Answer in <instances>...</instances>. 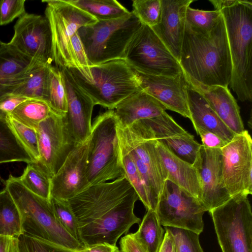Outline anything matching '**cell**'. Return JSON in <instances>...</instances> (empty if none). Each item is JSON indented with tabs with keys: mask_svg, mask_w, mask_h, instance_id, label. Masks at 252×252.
I'll return each instance as SVG.
<instances>
[{
	"mask_svg": "<svg viewBox=\"0 0 252 252\" xmlns=\"http://www.w3.org/2000/svg\"><path fill=\"white\" fill-rule=\"evenodd\" d=\"M137 194L125 175L94 185L67 200L78 227L84 247L107 243L116 245L141 219L134 213Z\"/></svg>",
	"mask_w": 252,
	"mask_h": 252,
	"instance_id": "obj_1",
	"label": "cell"
},
{
	"mask_svg": "<svg viewBox=\"0 0 252 252\" xmlns=\"http://www.w3.org/2000/svg\"><path fill=\"white\" fill-rule=\"evenodd\" d=\"M179 63L191 83L228 87L232 65L222 14L208 32L194 30L186 22Z\"/></svg>",
	"mask_w": 252,
	"mask_h": 252,
	"instance_id": "obj_2",
	"label": "cell"
},
{
	"mask_svg": "<svg viewBox=\"0 0 252 252\" xmlns=\"http://www.w3.org/2000/svg\"><path fill=\"white\" fill-rule=\"evenodd\" d=\"M78 88L94 105L114 110L121 102L142 90L135 71L124 60L67 68Z\"/></svg>",
	"mask_w": 252,
	"mask_h": 252,
	"instance_id": "obj_3",
	"label": "cell"
},
{
	"mask_svg": "<svg viewBox=\"0 0 252 252\" xmlns=\"http://www.w3.org/2000/svg\"><path fill=\"white\" fill-rule=\"evenodd\" d=\"M223 17L232 72L230 86L240 101L252 99V2L239 0L220 10Z\"/></svg>",
	"mask_w": 252,
	"mask_h": 252,
	"instance_id": "obj_4",
	"label": "cell"
},
{
	"mask_svg": "<svg viewBox=\"0 0 252 252\" xmlns=\"http://www.w3.org/2000/svg\"><path fill=\"white\" fill-rule=\"evenodd\" d=\"M5 189L17 204L22 217L24 234L78 252L84 247L58 221L50 200L30 191L18 177L10 175Z\"/></svg>",
	"mask_w": 252,
	"mask_h": 252,
	"instance_id": "obj_5",
	"label": "cell"
},
{
	"mask_svg": "<svg viewBox=\"0 0 252 252\" xmlns=\"http://www.w3.org/2000/svg\"><path fill=\"white\" fill-rule=\"evenodd\" d=\"M142 25L131 11L118 18L81 27L77 32L90 63L94 65L125 60L127 47Z\"/></svg>",
	"mask_w": 252,
	"mask_h": 252,
	"instance_id": "obj_6",
	"label": "cell"
},
{
	"mask_svg": "<svg viewBox=\"0 0 252 252\" xmlns=\"http://www.w3.org/2000/svg\"><path fill=\"white\" fill-rule=\"evenodd\" d=\"M117 123L114 110L100 114L92 123L88 154L89 187L125 175L117 134Z\"/></svg>",
	"mask_w": 252,
	"mask_h": 252,
	"instance_id": "obj_7",
	"label": "cell"
},
{
	"mask_svg": "<svg viewBox=\"0 0 252 252\" xmlns=\"http://www.w3.org/2000/svg\"><path fill=\"white\" fill-rule=\"evenodd\" d=\"M209 212L222 252H252V212L248 195L231 196Z\"/></svg>",
	"mask_w": 252,
	"mask_h": 252,
	"instance_id": "obj_8",
	"label": "cell"
},
{
	"mask_svg": "<svg viewBox=\"0 0 252 252\" xmlns=\"http://www.w3.org/2000/svg\"><path fill=\"white\" fill-rule=\"evenodd\" d=\"M47 3L45 16L50 26L53 60L56 67L75 68L71 53V37L81 27L98 21L67 0H42Z\"/></svg>",
	"mask_w": 252,
	"mask_h": 252,
	"instance_id": "obj_9",
	"label": "cell"
},
{
	"mask_svg": "<svg viewBox=\"0 0 252 252\" xmlns=\"http://www.w3.org/2000/svg\"><path fill=\"white\" fill-rule=\"evenodd\" d=\"M125 61L142 73L175 77L183 72L178 61L152 29L142 25L131 40Z\"/></svg>",
	"mask_w": 252,
	"mask_h": 252,
	"instance_id": "obj_10",
	"label": "cell"
},
{
	"mask_svg": "<svg viewBox=\"0 0 252 252\" xmlns=\"http://www.w3.org/2000/svg\"><path fill=\"white\" fill-rule=\"evenodd\" d=\"M161 225L181 228L200 235L204 229L206 209L199 200L166 180L156 209Z\"/></svg>",
	"mask_w": 252,
	"mask_h": 252,
	"instance_id": "obj_11",
	"label": "cell"
},
{
	"mask_svg": "<svg viewBox=\"0 0 252 252\" xmlns=\"http://www.w3.org/2000/svg\"><path fill=\"white\" fill-rule=\"evenodd\" d=\"M222 177L231 196L252 194V139L245 130L221 148Z\"/></svg>",
	"mask_w": 252,
	"mask_h": 252,
	"instance_id": "obj_12",
	"label": "cell"
},
{
	"mask_svg": "<svg viewBox=\"0 0 252 252\" xmlns=\"http://www.w3.org/2000/svg\"><path fill=\"white\" fill-rule=\"evenodd\" d=\"M64 116L51 111L35 129L39 153L36 162L52 177L76 145L69 134Z\"/></svg>",
	"mask_w": 252,
	"mask_h": 252,
	"instance_id": "obj_13",
	"label": "cell"
},
{
	"mask_svg": "<svg viewBox=\"0 0 252 252\" xmlns=\"http://www.w3.org/2000/svg\"><path fill=\"white\" fill-rule=\"evenodd\" d=\"M13 37L7 44L22 54L50 65L53 60L50 26L44 16L26 12L14 26Z\"/></svg>",
	"mask_w": 252,
	"mask_h": 252,
	"instance_id": "obj_14",
	"label": "cell"
},
{
	"mask_svg": "<svg viewBox=\"0 0 252 252\" xmlns=\"http://www.w3.org/2000/svg\"><path fill=\"white\" fill-rule=\"evenodd\" d=\"M192 165L199 183L198 200L207 211L221 205L231 197L222 180L221 149L207 148L201 144Z\"/></svg>",
	"mask_w": 252,
	"mask_h": 252,
	"instance_id": "obj_15",
	"label": "cell"
},
{
	"mask_svg": "<svg viewBox=\"0 0 252 252\" xmlns=\"http://www.w3.org/2000/svg\"><path fill=\"white\" fill-rule=\"evenodd\" d=\"M89 137L77 145L51 179V197L68 200L89 188L87 179Z\"/></svg>",
	"mask_w": 252,
	"mask_h": 252,
	"instance_id": "obj_16",
	"label": "cell"
},
{
	"mask_svg": "<svg viewBox=\"0 0 252 252\" xmlns=\"http://www.w3.org/2000/svg\"><path fill=\"white\" fill-rule=\"evenodd\" d=\"M135 71L142 90L158 101L166 110L190 119L187 94L188 81L184 72L175 77H168Z\"/></svg>",
	"mask_w": 252,
	"mask_h": 252,
	"instance_id": "obj_17",
	"label": "cell"
},
{
	"mask_svg": "<svg viewBox=\"0 0 252 252\" xmlns=\"http://www.w3.org/2000/svg\"><path fill=\"white\" fill-rule=\"evenodd\" d=\"M60 69L67 99V111L64 117L69 134L77 145L90 135L94 105L75 84L68 69Z\"/></svg>",
	"mask_w": 252,
	"mask_h": 252,
	"instance_id": "obj_18",
	"label": "cell"
},
{
	"mask_svg": "<svg viewBox=\"0 0 252 252\" xmlns=\"http://www.w3.org/2000/svg\"><path fill=\"white\" fill-rule=\"evenodd\" d=\"M145 120L157 141L181 159L193 164L201 145L193 135L179 125L166 111Z\"/></svg>",
	"mask_w": 252,
	"mask_h": 252,
	"instance_id": "obj_19",
	"label": "cell"
},
{
	"mask_svg": "<svg viewBox=\"0 0 252 252\" xmlns=\"http://www.w3.org/2000/svg\"><path fill=\"white\" fill-rule=\"evenodd\" d=\"M193 0H161L159 22L151 28L178 61L186 24V12Z\"/></svg>",
	"mask_w": 252,
	"mask_h": 252,
	"instance_id": "obj_20",
	"label": "cell"
},
{
	"mask_svg": "<svg viewBox=\"0 0 252 252\" xmlns=\"http://www.w3.org/2000/svg\"><path fill=\"white\" fill-rule=\"evenodd\" d=\"M37 63L6 43L0 53V98L12 94L26 80Z\"/></svg>",
	"mask_w": 252,
	"mask_h": 252,
	"instance_id": "obj_21",
	"label": "cell"
},
{
	"mask_svg": "<svg viewBox=\"0 0 252 252\" xmlns=\"http://www.w3.org/2000/svg\"><path fill=\"white\" fill-rule=\"evenodd\" d=\"M187 94L190 120L194 128L200 127L215 133L228 143L231 141L236 134L222 122L202 94L189 81Z\"/></svg>",
	"mask_w": 252,
	"mask_h": 252,
	"instance_id": "obj_22",
	"label": "cell"
},
{
	"mask_svg": "<svg viewBox=\"0 0 252 252\" xmlns=\"http://www.w3.org/2000/svg\"><path fill=\"white\" fill-rule=\"evenodd\" d=\"M190 84L202 94L220 119L234 133L239 134L245 130L240 108L228 87Z\"/></svg>",
	"mask_w": 252,
	"mask_h": 252,
	"instance_id": "obj_23",
	"label": "cell"
},
{
	"mask_svg": "<svg viewBox=\"0 0 252 252\" xmlns=\"http://www.w3.org/2000/svg\"><path fill=\"white\" fill-rule=\"evenodd\" d=\"M118 123L128 126L135 122L159 116L166 110L158 101L143 90L121 102L114 109Z\"/></svg>",
	"mask_w": 252,
	"mask_h": 252,
	"instance_id": "obj_24",
	"label": "cell"
},
{
	"mask_svg": "<svg viewBox=\"0 0 252 252\" xmlns=\"http://www.w3.org/2000/svg\"><path fill=\"white\" fill-rule=\"evenodd\" d=\"M156 147L169 180L198 199L200 186L193 166L181 159L156 140Z\"/></svg>",
	"mask_w": 252,
	"mask_h": 252,
	"instance_id": "obj_25",
	"label": "cell"
},
{
	"mask_svg": "<svg viewBox=\"0 0 252 252\" xmlns=\"http://www.w3.org/2000/svg\"><path fill=\"white\" fill-rule=\"evenodd\" d=\"M35 162L20 142L7 120L0 118V163Z\"/></svg>",
	"mask_w": 252,
	"mask_h": 252,
	"instance_id": "obj_26",
	"label": "cell"
},
{
	"mask_svg": "<svg viewBox=\"0 0 252 252\" xmlns=\"http://www.w3.org/2000/svg\"><path fill=\"white\" fill-rule=\"evenodd\" d=\"M164 234L156 211L148 209L133 235L146 252H158Z\"/></svg>",
	"mask_w": 252,
	"mask_h": 252,
	"instance_id": "obj_27",
	"label": "cell"
},
{
	"mask_svg": "<svg viewBox=\"0 0 252 252\" xmlns=\"http://www.w3.org/2000/svg\"><path fill=\"white\" fill-rule=\"evenodd\" d=\"M22 234L20 212L9 192L5 188L0 191V235L18 237Z\"/></svg>",
	"mask_w": 252,
	"mask_h": 252,
	"instance_id": "obj_28",
	"label": "cell"
},
{
	"mask_svg": "<svg viewBox=\"0 0 252 252\" xmlns=\"http://www.w3.org/2000/svg\"><path fill=\"white\" fill-rule=\"evenodd\" d=\"M50 65L37 63L26 80L16 88L12 94L27 98L41 100L46 102Z\"/></svg>",
	"mask_w": 252,
	"mask_h": 252,
	"instance_id": "obj_29",
	"label": "cell"
},
{
	"mask_svg": "<svg viewBox=\"0 0 252 252\" xmlns=\"http://www.w3.org/2000/svg\"><path fill=\"white\" fill-rule=\"evenodd\" d=\"M67 0L91 14L97 21H105L118 18L130 12L115 0Z\"/></svg>",
	"mask_w": 252,
	"mask_h": 252,
	"instance_id": "obj_30",
	"label": "cell"
},
{
	"mask_svg": "<svg viewBox=\"0 0 252 252\" xmlns=\"http://www.w3.org/2000/svg\"><path fill=\"white\" fill-rule=\"evenodd\" d=\"M51 112L49 106L44 101L28 98L20 104L9 117L27 126L36 129Z\"/></svg>",
	"mask_w": 252,
	"mask_h": 252,
	"instance_id": "obj_31",
	"label": "cell"
},
{
	"mask_svg": "<svg viewBox=\"0 0 252 252\" xmlns=\"http://www.w3.org/2000/svg\"><path fill=\"white\" fill-rule=\"evenodd\" d=\"M52 177L37 162L28 163L21 176L24 186L33 193L46 200L51 198Z\"/></svg>",
	"mask_w": 252,
	"mask_h": 252,
	"instance_id": "obj_32",
	"label": "cell"
},
{
	"mask_svg": "<svg viewBox=\"0 0 252 252\" xmlns=\"http://www.w3.org/2000/svg\"><path fill=\"white\" fill-rule=\"evenodd\" d=\"M46 102L51 111L65 116L67 111V99L61 71L52 65L49 67Z\"/></svg>",
	"mask_w": 252,
	"mask_h": 252,
	"instance_id": "obj_33",
	"label": "cell"
},
{
	"mask_svg": "<svg viewBox=\"0 0 252 252\" xmlns=\"http://www.w3.org/2000/svg\"><path fill=\"white\" fill-rule=\"evenodd\" d=\"M221 15L219 10L195 9L189 6L186 12V22L194 30L210 32Z\"/></svg>",
	"mask_w": 252,
	"mask_h": 252,
	"instance_id": "obj_34",
	"label": "cell"
},
{
	"mask_svg": "<svg viewBox=\"0 0 252 252\" xmlns=\"http://www.w3.org/2000/svg\"><path fill=\"white\" fill-rule=\"evenodd\" d=\"M131 11L142 24L151 28L159 21L161 12V0H134L132 1Z\"/></svg>",
	"mask_w": 252,
	"mask_h": 252,
	"instance_id": "obj_35",
	"label": "cell"
},
{
	"mask_svg": "<svg viewBox=\"0 0 252 252\" xmlns=\"http://www.w3.org/2000/svg\"><path fill=\"white\" fill-rule=\"evenodd\" d=\"M120 149L125 175L134 189L139 199L142 202L146 209L147 210L150 209L145 188L133 160L124 150L120 147Z\"/></svg>",
	"mask_w": 252,
	"mask_h": 252,
	"instance_id": "obj_36",
	"label": "cell"
},
{
	"mask_svg": "<svg viewBox=\"0 0 252 252\" xmlns=\"http://www.w3.org/2000/svg\"><path fill=\"white\" fill-rule=\"evenodd\" d=\"M50 201L59 223L66 231L80 243L77 222L67 201L53 197L50 198Z\"/></svg>",
	"mask_w": 252,
	"mask_h": 252,
	"instance_id": "obj_37",
	"label": "cell"
},
{
	"mask_svg": "<svg viewBox=\"0 0 252 252\" xmlns=\"http://www.w3.org/2000/svg\"><path fill=\"white\" fill-rule=\"evenodd\" d=\"M7 120L20 142L36 162L39 158V153L36 129L27 126L10 117Z\"/></svg>",
	"mask_w": 252,
	"mask_h": 252,
	"instance_id": "obj_38",
	"label": "cell"
},
{
	"mask_svg": "<svg viewBox=\"0 0 252 252\" xmlns=\"http://www.w3.org/2000/svg\"><path fill=\"white\" fill-rule=\"evenodd\" d=\"M20 252H77L47 241L22 234L18 237Z\"/></svg>",
	"mask_w": 252,
	"mask_h": 252,
	"instance_id": "obj_39",
	"label": "cell"
},
{
	"mask_svg": "<svg viewBox=\"0 0 252 252\" xmlns=\"http://www.w3.org/2000/svg\"><path fill=\"white\" fill-rule=\"evenodd\" d=\"M167 227L174 237L176 252H204L199 242V234L183 229Z\"/></svg>",
	"mask_w": 252,
	"mask_h": 252,
	"instance_id": "obj_40",
	"label": "cell"
},
{
	"mask_svg": "<svg viewBox=\"0 0 252 252\" xmlns=\"http://www.w3.org/2000/svg\"><path fill=\"white\" fill-rule=\"evenodd\" d=\"M25 0H1L0 2V25H7L26 12Z\"/></svg>",
	"mask_w": 252,
	"mask_h": 252,
	"instance_id": "obj_41",
	"label": "cell"
},
{
	"mask_svg": "<svg viewBox=\"0 0 252 252\" xmlns=\"http://www.w3.org/2000/svg\"><path fill=\"white\" fill-rule=\"evenodd\" d=\"M70 46L75 68L80 69L92 65L88 59L77 32L71 38Z\"/></svg>",
	"mask_w": 252,
	"mask_h": 252,
	"instance_id": "obj_42",
	"label": "cell"
},
{
	"mask_svg": "<svg viewBox=\"0 0 252 252\" xmlns=\"http://www.w3.org/2000/svg\"><path fill=\"white\" fill-rule=\"evenodd\" d=\"M27 98L8 94L0 98V118L7 120L14 110Z\"/></svg>",
	"mask_w": 252,
	"mask_h": 252,
	"instance_id": "obj_43",
	"label": "cell"
},
{
	"mask_svg": "<svg viewBox=\"0 0 252 252\" xmlns=\"http://www.w3.org/2000/svg\"><path fill=\"white\" fill-rule=\"evenodd\" d=\"M194 129L201 138L202 145L205 147L221 149L228 143L214 133L200 127L195 128Z\"/></svg>",
	"mask_w": 252,
	"mask_h": 252,
	"instance_id": "obj_44",
	"label": "cell"
},
{
	"mask_svg": "<svg viewBox=\"0 0 252 252\" xmlns=\"http://www.w3.org/2000/svg\"><path fill=\"white\" fill-rule=\"evenodd\" d=\"M121 252H146L135 239L133 233L126 234L120 241Z\"/></svg>",
	"mask_w": 252,
	"mask_h": 252,
	"instance_id": "obj_45",
	"label": "cell"
},
{
	"mask_svg": "<svg viewBox=\"0 0 252 252\" xmlns=\"http://www.w3.org/2000/svg\"><path fill=\"white\" fill-rule=\"evenodd\" d=\"M0 252H20L18 238L0 235Z\"/></svg>",
	"mask_w": 252,
	"mask_h": 252,
	"instance_id": "obj_46",
	"label": "cell"
},
{
	"mask_svg": "<svg viewBox=\"0 0 252 252\" xmlns=\"http://www.w3.org/2000/svg\"><path fill=\"white\" fill-rule=\"evenodd\" d=\"M77 252H120V250L116 245L102 243L84 248Z\"/></svg>",
	"mask_w": 252,
	"mask_h": 252,
	"instance_id": "obj_47",
	"label": "cell"
},
{
	"mask_svg": "<svg viewBox=\"0 0 252 252\" xmlns=\"http://www.w3.org/2000/svg\"><path fill=\"white\" fill-rule=\"evenodd\" d=\"M165 228L163 241L158 252H176L174 237L167 227H165Z\"/></svg>",
	"mask_w": 252,
	"mask_h": 252,
	"instance_id": "obj_48",
	"label": "cell"
},
{
	"mask_svg": "<svg viewBox=\"0 0 252 252\" xmlns=\"http://www.w3.org/2000/svg\"><path fill=\"white\" fill-rule=\"evenodd\" d=\"M209 1L213 5L215 10L220 11L238 3L239 0H210Z\"/></svg>",
	"mask_w": 252,
	"mask_h": 252,
	"instance_id": "obj_49",
	"label": "cell"
},
{
	"mask_svg": "<svg viewBox=\"0 0 252 252\" xmlns=\"http://www.w3.org/2000/svg\"><path fill=\"white\" fill-rule=\"evenodd\" d=\"M6 43H4L0 40V53L3 50L6 46Z\"/></svg>",
	"mask_w": 252,
	"mask_h": 252,
	"instance_id": "obj_50",
	"label": "cell"
},
{
	"mask_svg": "<svg viewBox=\"0 0 252 252\" xmlns=\"http://www.w3.org/2000/svg\"></svg>",
	"mask_w": 252,
	"mask_h": 252,
	"instance_id": "obj_51",
	"label": "cell"
},
{
	"mask_svg": "<svg viewBox=\"0 0 252 252\" xmlns=\"http://www.w3.org/2000/svg\"><path fill=\"white\" fill-rule=\"evenodd\" d=\"M120 252H121V251H120Z\"/></svg>",
	"mask_w": 252,
	"mask_h": 252,
	"instance_id": "obj_52",
	"label": "cell"
}]
</instances>
